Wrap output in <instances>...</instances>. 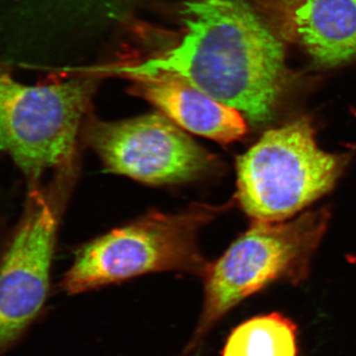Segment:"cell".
Here are the masks:
<instances>
[{
	"label": "cell",
	"mask_w": 356,
	"mask_h": 356,
	"mask_svg": "<svg viewBox=\"0 0 356 356\" xmlns=\"http://www.w3.org/2000/svg\"><path fill=\"white\" fill-rule=\"evenodd\" d=\"M222 356H298V330L280 313L257 316L231 332Z\"/></svg>",
	"instance_id": "obj_10"
},
{
	"label": "cell",
	"mask_w": 356,
	"mask_h": 356,
	"mask_svg": "<svg viewBox=\"0 0 356 356\" xmlns=\"http://www.w3.org/2000/svg\"><path fill=\"white\" fill-rule=\"evenodd\" d=\"M57 228V206L43 192L33 191L0 261V356L19 341L43 308Z\"/></svg>",
	"instance_id": "obj_7"
},
{
	"label": "cell",
	"mask_w": 356,
	"mask_h": 356,
	"mask_svg": "<svg viewBox=\"0 0 356 356\" xmlns=\"http://www.w3.org/2000/svg\"><path fill=\"white\" fill-rule=\"evenodd\" d=\"M259 7L273 32L316 65L334 67L356 57V0H259Z\"/></svg>",
	"instance_id": "obj_8"
},
{
	"label": "cell",
	"mask_w": 356,
	"mask_h": 356,
	"mask_svg": "<svg viewBox=\"0 0 356 356\" xmlns=\"http://www.w3.org/2000/svg\"><path fill=\"white\" fill-rule=\"evenodd\" d=\"M348 161L318 146L308 119L268 130L236 161L238 202L254 221H284L331 191Z\"/></svg>",
	"instance_id": "obj_3"
},
{
	"label": "cell",
	"mask_w": 356,
	"mask_h": 356,
	"mask_svg": "<svg viewBox=\"0 0 356 356\" xmlns=\"http://www.w3.org/2000/svg\"><path fill=\"white\" fill-rule=\"evenodd\" d=\"M138 93L180 128L229 144L247 133L243 115L172 74L140 79Z\"/></svg>",
	"instance_id": "obj_9"
},
{
	"label": "cell",
	"mask_w": 356,
	"mask_h": 356,
	"mask_svg": "<svg viewBox=\"0 0 356 356\" xmlns=\"http://www.w3.org/2000/svg\"><path fill=\"white\" fill-rule=\"evenodd\" d=\"M214 209L197 207L178 214L152 213L113 229L77 250L62 287L79 294L149 273H205L198 250L199 229Z\"/></svg>",
	"instance_id": "obj_4"
},
{
	"label": "cell",
	"mask_w": 356,
	"mask_h": 356,
	"mask_svg": "<svg viewBox=\"0 0 356 356\" xmlns=\"http://www.w3.org/2000/svg\"><path fill=\"white\" fill-rule=\"evenodd\" d=\"M95 89L92 79L26 86L0 74V151L32 182L69 166Z\"/></svg>",
	"instance_id": "obj_5"
},
{
	"label": "cell",
	"mask_w": 356,
	"mask_h": 356,
	"mask_svg": "<svg viewBox=\"0 0 356 356\" xmlns=\"http://www.w3.org/2000/svg\"><path fill=\"white\" fill-rule=\"evenodd\" d=\"M84 135L107 170L143 184L194 181L210 175L217 166L212 154L163 114L92 121Z\"/></svg>",
	"instance_id": "obj_6"
},
{
	"label": "cell",
	"mask_w": 356,
	"mask_h": 356,
	"mask_svg": "<svg viewBox=\"0 0 356 356\" xmlns=\"http://www.w3.org/2000/svg\"><path fill=\"white\" fill-rule=\"evenodd\" d=\"M182 15L186 34L175 48L98 72L137 79L172 74L252 124L270 121L287 86L284 48L270 26L243 0H186Z\"/></svg>",
	"instance_id": "obj_1"
},
{
	"label": "cell",
	"mask_w": 356,
	"mask_h": 356,
	"mask_svg": "<svg viewBox=\"0 0 356 356\" xmlns=\"http://www.w3.org/2000/svg\"><path fill=\"white\" fill-rule=\"evenodd\" d=\"M325 209L289 222L254 221L206 271L205 299L188 350L243 299L280 280L298 283L309 273L329 224Z\"/></svg>",
	"instance_id": "obj_2"
}]
</instances>
